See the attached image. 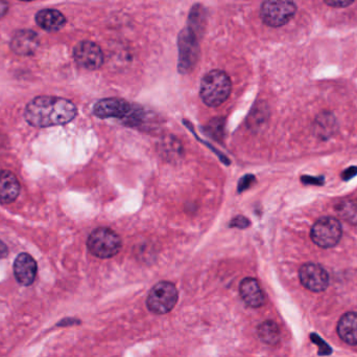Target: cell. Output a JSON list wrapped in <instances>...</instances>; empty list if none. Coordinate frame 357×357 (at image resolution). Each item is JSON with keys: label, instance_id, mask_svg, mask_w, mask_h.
Segmentation results:
<instances>
[{"label": "cell", "instance_id": "1", "mask_svg": "<svg viewBox=\"0 0 357 357\" xmlns=\"http://www.w3.org/2000/svg\"><path fill=\"white\" fill-rule=\"evenodd\" d=\"M77 113V107L71 101L56 96H38L25 107L24 119L35 127H50L69 123Z\"/></svg>", "mask_w": 357, "mask_h": 357}, {"label": "cell", "instance_id": "2", "mask_svg": "<svg viewBox=\"0 0 357 357\" xmlns=\"http://www.w3.org/2000/svg\"><path fill=\"white\" fill-rule=\"evenodd\" d=\"M93 113L100 119H125L130 126H137L144 119L142 108L121 99L110 98L98 101L94 105Z\"/></svg>", "mask_w": 357, "mask_h": 357}, {"label": "cell", "instance_id": "3", "mask_svg": "<svg viewBox=\"0 0 357 357\" xmlns=\"http://www.w3.org/2000/svg\"><path fill=\"white\" fill-rule=\"evenodd\" d=\"M231 90L232 83L229 75L220 69H213L202 79L199 96L207 106L218 107L228 100Z\"/></svg>", "mask_w": 357, "mask_h": 357}, {"label": "cell", "instance_id": "4", "mask_svg": "<svg viewBox=\"0 0 357 357\" xmlns=\"http://www.w3.org/2000/svg\"><path fill=\"white\" fill-rule=\"evenodd\" d=\"M90 253L100 259L114 257L121 249V239L114 231L108 228H98L90 234L87 240Z\"/></svg>", "mask_w": 357, "mask_h": 357}, {"label": "cell", "instance_id": "5", "mask_svg": "<svg viewBox=\"0 0 357 357\" xmlns=\"http://www.w3.org/2000/svg\"><path fill=\"white\" fill-rule=\"evenodd\" d=\"M178 298L175 285L167 281H161L149 293L146 305L153 314H165L175 307Z\"/></svg>", "mask_w": 357, "mask_h": 357}, {"label": "cell", "instance_id": "6", "mask_svg": "<svg viewBox=\"0 0 357 357\" xmlns=\"http://www.w3.org/2000/svg\"><path fill=\"white\" fill-rule=\"evenodd\" d=\"M178 69L181 73H188L197 64L199 57V45L197 34L186 27L178 37Z\"/></svg>", "mask_w": 357, "mask_h": 357}, {"label": "cell", "instance_id": "7", "mask_svg": "<svg viewBox=\"0 0 357 357\" xmlns=\"http://www.w3.org/2000/svg\"><path fill=\"white\" fill-rule=\"evenodd\" d=\"M297 6L287 0H268L261 4L260 17L268 27H280L295 16Z\"/></svg>", "mask_w": 357, "mask_h": 357}, {"label": "cell", "instance_id": "8", "mask_svg": "<svg viewBox=\"0 0 357 357\" xmlns=\"http://www.w3.org/2000/svg\"><path fill=\"white\" fill-rule=\"evenodd\" d=\"M342 226L333 217H322L314 224L310 232L312 241L323 249L335 247L342 238Z\"/></svg>", "mask_w": 357, "mask_h": 357}, {"label": "cell", "instance_id": "9", "mask_svg": "<svg viewBox=\"0 0 357 357\" xmlns=\"http://www.w3.org/2000/svg\"><path fill=\"white\" fill-rule=\"evenodd\" d=\"M73 58L77 65L89 71L102 67L104 54L102 48L92 41H81L75 46Z\"/></svg>", "mask_w": 357, "mask_h": 357}, {"label": "cell", "instance_id": "10", "mask_svg": "<svg viewBox=\"0 0 357 357\" xmlns=\"http://www.w3.org/2000/svg\"><path fill=\"white\" fill-rule=\"evenodd\" d=\"M300 282L308 291L314 293L324 291L328 287L329 276L326 270L316 263H306L299 270Z\"/></svg>", "mask_w": 357, "mask_h": 357}, {"label": "cell", "instance_id": "11", "mask_svg": "<svg viewBox=\"0 0 357 357\" xmlns=\"http://www.w3.org/2000/svg\"><path fill=\"white\" fill-rule=\"evenodd\" d=\"M36 260L29 254H20L14 262V275L16 280L24 286L33 284L37 276Z\"/></svg>", "mask_w": 357, "mask_h": 357}, {"label": "cell", "instance_id": "12", "mask_svg": "<svg viewBox=\"0 0 357 357\" xmlns=\"http://www.w3.org/2000/svg\"><path fill=\"white\" fill-rule=\"evenodd\" d=\"M39 46V37L37 33L31 29H21L16 31L10 41V48L15 54L20 56H29L37 50Z\"/></svg>", "mask_w": 357, "mask_h": 357}, {"label": "cell", "instance_id": "13", "mask_svg": "<svg viewBox=\"0 0 357 357\" xmlns=\"http://www.w3.org/2000/svg\"><path fill=\"white\" fill-rule=\"evenodd\" d=\"M241 299L250 307H261L266 303V296L256 279L245 278L239 285Z\"/></svg>", "mask_w": 357, "mask_h": 357}, {"label": "cell", "instance_id": "14", "mask_svg": "<svg viewBox=\"0 0 357 357\" xmlns=\"http://www.w3.org/2000/svg\"><path fill=\"white\" fill-rule=\"evenodd\" d=\"M20 193L18 178L10 171L0 170V203H10L16 201Z\"/></svg>", "mask_w": 357, "mask_h": 357}, {"label": "cell", "instance_id": "15", "mask_svg": "<svg viewBox=\"0 0 357 357\" xmlns=\"http://www.w3.org/2000/svg\"><path fill=\"white\" fill-rule=\"evenodd\" d=\"M36 22L41 29H45V31H60L64 27L65 23H66V18L59 10L46 8V10H40L36 15Z\"/></svg>", "mask_w": 357, "mask_h": 357}, {"label": "cell", "instance_id": "16", "mask_svg": "<svg viewBox=\"0 0 357 357\" xmlns=\"http://www.w3.org/2000/svg\"><path fill=\"white\" fill-rule=\"evenodd\" d=\"M339 337L348 345H357V314L348 312L344 314L337 324Z\"/></svg>", "mask_w": 357, "mask_h": 357}, {"label": "cell", "instance_id": "17", "mask_svg": "<svg viewBox=\"0 0 357 357\" xmlns=\"http://www.w3.org/2000/svg\"><path fill=\"white\" fill-rule=\"evenodd\" d=\"M258 337L268 345H276L280 340L278 325L273 321H266L258 327Z\"/></svg>", "mask_w": 357, "mask_h": 357}, {"label": "cell", "instance_id": "18", "mask_svg": "<svg viewBox=\"0 0 357 357\" xmlns=\"http://www.w3.org/2000/svg\"><path fill=\"white\" fill-rule=\"evenodd\" d=\"M337 122L333 115L325 112L322 115L318 117L316 119V132L319 136L323 140H326L329 136L335 133V128H337Z\"/></svg>", "mask_w": 357, "mask_h": 357}, {"label": "cell", "instance_id": "19", "mask_svg": "<svg viewBox=\"0 0 357 357\" xmlns=\"http://www.w3.org/2000/svg\"><path fill=\"white\" fill-rule=\"evenodd\" d=\"M337 212L342 219L352 226H357V201L356 199L342 201L337 207Z\"/></svg>", "mask_w": 357, "mask_h": 357}, {"label": "cell", "instance_id": "20", "mask_svg": "<svg viewBox=\"0 0 357 357\" xmlns=\"http://www.w3.org/2000/svg\"><path fill=\"white\" fill-rule=\"evenodd\" d=\"M231 228H247L250 226V220L243 216H237L231 221Z\"/></svg>", "mask_w": 357, "mask_h": 357}, {"label": "cell", "instance_id": "21", "mask_svg": "<svg viewBox=\"0 0 357 357\" xmlns=\"http://www.w3.org/2000/svg\"><path fill=\"white\" fill-rule=\"evenodd\" d=\"M324 3L329 6H333V8H346V6L354 4V1H349V0H325Z\"/></svg>", "mask_w": 357, "mask_h": 357}, {"label": "cell", "instance_id": "22", "mask_svg": "<svg viewBox=\"0 0 357 357\" xmlns=\"http://www.w3.org/2000/svg\"><path fill=\"white\" fill-rule=\"evenodd\" d=\"M255 180L253 175H245V177L241 178L238 184V192H243L245 189L249 188L250 184Z\"/></svg>", "mask_w": 357, "mask_h": 357}, {"label": "cell", "instance_id": "23", "mask_svg": "<svg viewBox=\"0 0 357 357\" xmlns=\"http://www.w3.org/2000/svg\"><path fill=\"white\" fill-rule=\"evenodd\" d=\"M302 182L305 184H314V186H322L324 182V178L323 177H312V176H304L302 177Z\"/></svg>", "mask_w": 357, "mask_h": 357}, {"label": "cell", "instance_id": "24", "mask_svg": "<svg viewBox=\"0 0 357 357\" xmlns=\"http://www.w3.org/2000/svg\"><path fill=\"white\" fill-rule=\"evenodd\" d=\"M357 174V167H351L349 169L344 171V173L342 174V177L345 180H350V178L354 177Z\"/></svg>", "mask_w": 357, "mask_h": 357}, {"label": "cell", "instance_id": "25", "mask_svg": "<svg viewBox=\"0 0 357 357\" xmlns=\"http://www.w3.org/2000/svg\"><path fill=\"white\" fill-rule=\"evenodd\" d=\"M8 247H6V245H4L1 240H0V259H3V258H6V256H8Z\"/></svg>", "mask_w": 357, "mask_h": 357}, {"label": "cell", "instance_id": "26", "mask_svg": "<svg viewBox=\"0 0 357 357\" xmlns=\"http://www.w3.org/2000/svg\"><path fill=\"white\" fill-rule=\"evenodd\" d=\"M8 4L6 1H0V18L8 13Z\"/></svg>", "mask_w": 357, "mask_h": 357}]
</instances>
